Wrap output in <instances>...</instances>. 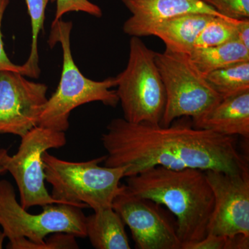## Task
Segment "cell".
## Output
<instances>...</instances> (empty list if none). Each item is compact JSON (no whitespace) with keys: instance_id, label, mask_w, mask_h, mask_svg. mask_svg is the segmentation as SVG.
Instances as JSON below:
<instances>
[{"instance_id":"2e32d148","label":"cell","mask_w":249,"mask_h":249,"mask_svg":"<svg viewBox=\"0 0 249 249\" xmlns=\"http://www.w3.org/2000/svg\"><path fill=\"white\" fill-rule=\"evenodd\" d=\"M190 60L201 74L206 75L239 62L249 61V49L240 41L206 48H194L188 54Z\"/></svg>"},{"instance_id":"44dd1931","label":"cell","mask_w":249,"mask_h":249,"mask_svg":"<svg viewBox=\"0 0 249 249\" xmlns=\"http://www.w3.org/2000/svg\"><path fill=\"white\" fill-rule=\"evenodd\" d=\"M219 14L231 19L249 18V0H201Z\"/></svg>"},{"instance_id":"484cf974","label":"cell","mask_w":249,"mask_h":249,"mask_svg":"<svg viewBox=\"0 0 249 249\" xmlns=\"http://www.w3.org/2000/svg\"><path fill=\"white\" fill-rule=\"evenodd\" d=\"M5 173H6V170H5L3 167H1V165H0V175H3V174H4Z\"/></svg>"},{"instance_id":"7c38bea8","label":"cell","mask_w":249,"mask_h":249,"mask_svg":"<svg viewBox=\"0 0 249 249\" xmlns=\"http://www.w3.org/2000/svg\"><path fill=\"white\" fill-rule=\"evenodd\" d=\"M132 14L123 30L131 37H142L147 27L160 21L186 14L222 16L201 0H121Z\"/></svg>"},{"instance_id":"9c48e42d","label":"cell","mask_w":249,"mask_h":249,"mask_svg":"<svg viewBox=\"0 0 249 249\" xmlns=\"http://www.w3.org/2000/svg\"><path fill=\"white\" fill-rule=\"evenodd\" d=\"M111 207L130 229L136 249H182L177 226L160 204L136 196L121 184Z\"/></svg>"},{"instance_id":"7a4b0ae2","label":"cell","mask_w":249,"mask_h":249,"mask_svg":"<svg viewBox=\"0 0 249 249\" xmlns=\"http://www.w3.org/2000/svg\"><path fill=\"white\" fill-rule=\"evenodd\" d=\"M125 185L133 194L165 206L176 216L182 249L207 235L214 199L204 170L154 167L126 178Z\"/></svg>"},{"instance_id":"6da1fadb","label":"cell","mask_w":249,"mask_h":249,"mask_svg":"<svg viewBox=\"0 0 249 249\" xmlns=\"http://www.w3.org/2000/svg\"><path fill=\"white\" fill-rule=\"evenodd\" d=\"M101 142L107 153L105 166L125 167V178L157 166L249 173L235 137L196 128L186 121L165 127L117 118L108 124Z\"/></svg>"},{"instance_id":"8fae6325","label":"cell","mask_w":249,"mask_h":249,"mask_svg":"<svg viewBox=\"0 0 249 249\" xmlns=\"http://www.w3.org/2000/svg\"><path fill=\"white\" fill-rule=\"evenodd\" d=\"M214 195L208 233L249 237V175L206 170Z\"/></svg>"},{"instance_id":"5b68a950","label":"cell","mask_w":249,"mask_h":249,"mask_svg":"<svg viewBox=\"0 0 249 249\" xmlns=\"http://www.w3.org/2000/svg\"><path fill=\"white\" fill-rule=\"evenodd\" d=\"M82 209L69 204H49L42 212L31 214L18 202L14 186L0 180V226L8 249H42L46 237L55 232L87 237L86 216Z\"/></svg>"},{"instance_id":"ba28073f","label":"cell","mask_w":249,"mask_h":249,"mask_svg":"<svg viewBox=\"0 0 249 249\" xmlns=\"http://www.w3.org/2000/svg\"><path fill=\"white\" fill-rule=\"evenodd\" d=\"M66 143L65 132L36 126L21 137L20 145L14 155L0 149V165L14 178L19 190V203L24 209L64 204L53 198L46 188L42 155Z\"/></svg>"},{"instance_id":"277c9868","label":"cell","mask_w":249,"mask_h":249,"mask_svg":"<svg viewBox=\"0 0 249 249\" xmlns=\"http://www.w3.org/2000/svg\"><path fill=\"white\" fill-rule=\"evenodd\" d=\"M106 156L88 161L60 160L48 152L42 155L45 181L52 196L65 204L93 211L111 207L124 178L125 167L101 166Z\"/></svg>"},{"instance_id":"d6986e66","label":"cell","mask_w":249,"mask_h":249,"mask_svg":"<svg viewBox=\"0 0 249 249\" xmlns=\"http://www.w3.org/2000/svg\"><path fill=\"white\" fill-rule=\"evenodd\" d=\"M236 19L213 16L196 37L194 48H206L237 40Z\"/></svg>"},{"instance_id":"603a6c76","label":"cell","mask_w":249,"mask_h":249,"mask_svg":"<svg viewBox=\"0 0 249 249\" xmlns=\"http://www.w3.org/2000/svg\"><path fill=\"white\" fill-rule=\"evenodd\" d=\"M10 0H0V71H11L22 73L27 76V70L22 65H18L10 60L4 49L1 33V23L5 11L9 6Z\"/></svg>"},{"instance_id":"30bf717a","label":"cell","mask_w":249,"mask_h":249,"mask_svg":"<svg viewBox=\"0 0 249 249\" xmlns=\"http://www.w3.org/2000/svg\"><path fill=\"white\" fill-rule=\"evenodd\" d=\"M48 87L18 72L0 71V134L22 137L37 126Z\"/></svg>"},{"instance_id":"9a60e30c","label":"cell","mask_w":249,"mask_h":249,"mask_svg":"<svg viewBox=\"0 0 249 249\" xmlns=\"http://www.w3.org/2000/svg\"><path fill=\"white\" fill-rule=\"evenodd\" d=\"M87 237L96 249H129L124 224L119 214L107 208L86 217Z\"/></svg>"},{"instance_id":"3957f363","label":"cell","mask_w":249,"mask_h":249,"mask_svg":"<svg viewBox=\"0 0 249 249\" xmlns=\"http://www.w3.org/2000/svg\"><path fill=\"white\" fill-rule=\"evenodd\" d=\"M71 22L59 19L52 23L48 43L53 48L60 43L62 50V69L60 83L44 106L37 126L65 132L70 127L71 111L87 103L101 102L116 107L119 103L116 78L96 81L87 78L73 60L71 49Z\"/></svg>"},{"instance_id":"52a82bcc","label":"cell","mask_w":249,"mask_h":249,"mask_svg":"<svg viewBox=\"0 0 249 249\" xmlns=\"http://www.w3.org/2000/svg\"><path fill=\"white\" fill-rule=\"evenodd\" d=\"M155 60L166 94L160 125L166 127L185 116L197 119L222 99L192 64L188 54L165 49L156 52Z\"/></svg>"},{"instance_id":"ffe728a7","label":"cell","mask_w":249,"mask_h":249,"mask_svg":"<svg viewBox=\"0 0 249 249\" xmlns=\"http://www.w3.org/2000/svg\"><path fill=\"white\" fill-rule=\"evenodd\" d=\"M249 237H234L208 233L202 240L193 244L188 249H248Z\"/></svg>"},{"instance_id":"ac0fdd59","label":"cell","mask_w":249,"mask_h":249,"mask_svg":"<svg viewBox=\"0 0 249 249\" xmlns=\"http://www.w3.org/2000/svg\"><path fill=\"white\" fill-rule=\"evenodd\" d=\"M56 0H26L28 12L30 16L31 24V45L30 53L27 61L23 65L27 72V77L37 78L40 75L39 67L38 49L37 40L40 33L43 29L45 19V11L49 2Z\"/></svg>"},{"instance_id":"d4e9b609","label":"cell","mask_w":249,"mask_h":249,"mask_svg":"<svg viewBox=\"0 0 249 249\" xmlns=\"http://www.w3.org/2000/svg\"><path fill=\"white\" fill-rule=\"evenodd\" d=\"M6 238V236H5L4 232L1 231H0V249H2L3 243H4V239Z\"/></svg>"},{"instance_id":"7402d4cb","label":"cell","mask_w":249,"mask_h":249,"mask_svg":"<svg viewBox=\"0 0 249 249\" xmlns=\"http://www.w3.org/2000/svg\"><path fill=\"white\" fill-rule=\"evenodd\" d=\"M57 6L55 18L53 22L61 19L64 15L70 12H83L101 18L103 16L102 10L98 5L93 4L89 0H56Z\"/></svg>"},{"instance_id":"8992f818","label":"cell","mask_w":249,"mask_h":249,"mask_svg":"<svg viewBox=\"0 0 249 249\" xmlns=\"http://www.w3.org/2000/svg\"><path fill=\"white\" fill-rule=\"evenodd\" d=\"M155 55L141 37H131L127 66L115 77L124 119L128 122L160 124L166 94Z\"/></svg>"},{"instance_id":"cb8c5ba5","label":"cell","mask_w":249,"mask_h":249,"mask_svg":"<svg viewBox=\"0 0 249 249\" xmlns=\"http://www.w3.org/2000/svg\"><path fill=\"white\" fill-rule=\"evenodd\" d=\"M235 24L237 40L249 49V18L236 19Z\"/></svg>"},{"instance_id":"5bb4252c","label":"cell","mask_w":249,"mask_h":249,"mask_svg":"<svg viewBox=\"0 0 249 249\" xmlns=\"http://www.w3.org/2000/svg\"><path fill=\"white\" fill-rule=\"evenodd\" d=\"M212 15L186 14L168 18L147 27L142 37L156 36L165 45V49L178 53L189 54L194 49L197 36Z\"/></svg>"},{"instance_id":"e0dca14e","label":"cell","mask_w":249,"mask_h":249,"mask_svg":"<svg viewBox=\"0 0 249 249\" xmlns=\"http://www.w3.org/2000/svg\"><path fill=\"white\" fill-rule=\"evenodd\" d=\"M204 77L222 98L249 91V61L219 69Z\"/></svg>"},{"instance_id":"4fadbf2b","label":"cell","mask_w":249,"mask_h":249,"mask_svg":"<svg viewBox=\"0 0 249 249\" xmlns=\"http://www.w3.org/2000/svg\"><path fill=\"white\" fill-rule=\"evenodd\" d=\"M196 128L224 135L249 137V91L222 98L204 115L192 122Z\"/></svg>"}]
</instances>
